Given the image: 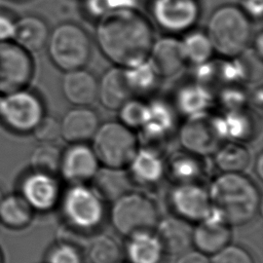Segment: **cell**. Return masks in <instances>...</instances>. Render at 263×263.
<instances>
[{"instance_id":"cell-1","label":"cell","mask_w":263,"mask_h":263,"mask_svg":"<svg viewBox=\"0 0 263 263\" xmlns=\"http://www.w3.org/2000/svg\"><path fill=\"white\" fill-rule=\"evenodd\" d=\"M96 39L109 61L118 67L128 68L147 61L154 32L141 12L135 7H125L99 17Z\"/></svg>"},{"instance_id":"cell-2","label":"cell","mask_w":263,"mask_h":263,"mask_svg":"<svg viewBox=\"0 0 263 263\" xmlns=\"http://www.w3.org/2000/svg\"><path fill=\"white\" fill-rule=\"evenodd\" d=\"M212 206L231 226L252 222L261 208V194L256 183L243 173H221L208 188Z\"/></svg>"},{"instance_id":"cell-3","label":"cell","mask_w":263,"mask_h":263,"mask_svg":"<svg viewBox=\"0 0 263 263\" xmlns=\"http://www.w3.org/2000/svg\"><path fill=\"white\" fill-rule=\"evenodd\" d=\"M58 206L66 226L79 234L95 232L107 216L105 200L87 184H70Z\"/></svg>"},{"instance_id":"cell-4","label":"cell","mask_w":263,"mask_h":263,"mask_svg":"<svg viewBox=\"0 0 263 263\" xmlns=\"http://www.w3.org/2000/svg\"><path fill=\"white\" fill-rule=\"evenodd\" d=\"M205 34L213 49L234 58L248 48L252 37L249 16L235 5H222L210 16Z\"/></svg>"},{"instance_id":"cell-5","label":"cell","mask_w":263,"mask_h":263,"mask_svg":"<svg viewBox=\"0 0 263 263\" xmlns=\"http://www.w3.org/2000/svg\"><path fill=\"white\" fill-rule=\"evenodd\" d=\"M111 203L110 222L116 232L124 237L153 231L159 220L157 205L144 193L130 190Z\"/></svg>"},{"instance_id":"cell-6","label":"cell","mask_w":263,"mask_h":263,"mask_svg":"<svg viewBox=\"0 0 263 263\" xmlns=\"http://www.w3.org/2000/svg\"><path fill=\"white\" fill-rule=\"evenodd\" d=\"M90 147L100 165L126 168L140 146L133 129L120 121H107L99 125Z\"/></svg>"},{"instance_id":"cell-7","label":"cell","mask_w":263,"mask_h":263,"mask_svg":"<svg viewBox=\"0 0 263 263\" xmlns=\"http://www.w3.org/2000/svg\"><path fill=\"white\" fill-rule=\"evenodd\" d=\"M46 45L53 65L66 72L82 68L90 58L89 37L83 28L73 23L57 26L49 32Z\"/></svg>"},{"instance_id":"cell-8","label":"cell","mask_w":263,"mask_h":263,"mask_svg":"<svg viewBox=\"0 0 263 263\" xmlns=\"http://www.w3.org/2000/svg\"><path fill=\"white\" fill-rule=\"evenodd\" d=\"M43 116L41 100L27 88L0 96V122L12 133L31 134Z\"/></svg>"},{"instance_id":"cell-9","label":"cell","mask_w":263,"mask_h":263,"mask_svg":"<svg viewBox=\"0 0 263 263\" xmlns=\"http://www.w3.org/2000/svg\"><path fill=\"white\" fill-rule=\"evenodd\" d=\"M33 76L31 53L12 40L0 42V96L27 88Z\"/></svg>"},{"instance_id":"cell-10","label":"cell","mask_w":263,"mask_h":263,"mask_svg":"<svg viewBox=\"0 0 263 263\" xmlns=\"http://www.w3.org/2000/svg\"><path fill=\"white\" fill-rule=\"evenodd\" d=\"M35 213L54 210L60 201L62 190L57 176L30 170L18 181L17 191Z\"/></svg>"},{"instance_id":"cell-11","label":"cell","mask_w":263,"mask_h":263,"mask_svg":"<svg viewBox=\"0 0 263 263\" xmlns=\"http://www.w3.org/2000/svg\"><path fill=\"white\" fill-rule=\"evenodd\" d=\"M179 140L185 151L200 157L214 154L222 141L217 133L214 117L206 112L188 116L180 127Z\"/></svg>"},{"instance_id":"cell-12","label":"cell","mask_w":263,"mask_h":263,"mask_svg":"<svg viewBox=\"0 0 263 263\" xmlns=\"http://www.w3.org/2000/svg\"><path fill=\"white\" fill-rule=\"evenodd\" d=\"M173 214L189 223L204 219L212 210L208 188L200 183L174 184L168 193Z\"/></svg>"},{"instance_id":"cell-13","label":"cell","mask_w":263,"mask_h":263,"mask_svg":"<svg viewBox=\"0 0 263 263\" xmlns=\"http://www.w3.org/2000/svg\"><path fill=\"white\" fill-rule=\"evenodd\" d=\"M232 227L212 206L209 215L192 228V246L195 250L213 256L231 242Z\"/></svg>"},{"instance_id":"cell-14","label":"cell","mask_w":263,"mask_h":263,"mask_svg":"<svg viewBox=\"0 0 263 263\" xmlns=\"http://www.w3.org/2000/svg\"><path fill=\"white\" fill-rule=\"evenodd\" d=\"M99 168L100 163L96 154L85 143L71 144L62 151L59 175L69 184H87Z\"/></svg>"},{"instance_id":"cell-15","label":"cell","mask_w":263,"mask_h":263,"mask_svg":"<svg viewBox=\"0 0 263 263\" xmlns=\"http://www.w3.org/2000/svg\"><path fill=\"white\" fill-rule=\"evenodd\" d=\"M152 12L156 23L171 32L191 28L198 18L196 0H154Z\"/></svg>"},{"instance_id":"cell-16","label":"cell","mask_w":263,"mask_h":263,"mask_svg":"<svg viewBox=\"0 0 263 263\" xmlns=\"http://www.w3.org/2000/svg\"><path fill=\"white\" fill-rule=\"evenodd\" d=\"M126 172L133 184L152 187L165 177V161L156 149L142 146L128 163Z\"/></svg>"},{"instance_id":"cell-17","label":"cell","mask_w":263,"mask_h":263,"mask_svg":"<svg viewBox=\"0 0 263 263\" xmlns=\"http://www.w3.org/2000/svg\"><path fill=\"white\" fill-rule=\"evenodd\" d=\"M147 62L158 77L174 76L186 63L181 40L174 37L154 40Z\"/></svg>"},{"instance_id":"cell-18","label":"cell","mask_w":263,"mask_h":263,"mask_svg":"<svg viewBox=\"0 0 263 263\" xmlns=\"http://www.w3.org/2000/svg\"><path fill=\"white\" fill-rule=\"evenodd\" d=\"M192 228L191 223L172 215L159 219L153 231L165 255L179 256L192 246Z\"/></svg>"},{"instance_id":"cell-19","label":"cell","mask_w":263,"mask_h":263,"mask_svg":"<svg viewBox=\"0 0 263 263\" xmlns=\"http://www.w3.org/2000/svg\"><path fill=\"white\" fill-rule=\"evenodd\" d=\"M60 125L61 137L70 144H78L91 140L100 123L93 110L85 106H77L64 115Z\"/></svg>"},{"instance_id":"cell-20","label":"cell","mask_w":263,"mask_h":263,"mask_svg":"<svg viewBox=\"0 0 263 263\" xmlns=\"http://www.w3.org/2000/svg\"><path fill=\"white\" fill-rule=\"evenodd\" d=\"M133 95L122 67L110 68L98 81L97 98L109 110H118Z\"/></svg>"},{"instance_id":"cell-21","label":"cell","mask_w":263,"mask_h":263,"mask_svg":"<svg viewBox=\"0 0 263 263\" xmlns=\"http://www.w3.org/2000/svg\"><path fill=\"white\" fill-rule=\"evenodd\" d=\"M65 99L75 106H87L97 99L98 80L88 71L80 68L66 72L62 80Z\"/></svg>"},{"instance_id":"cell-22","label":"cell","mask_w":263,"mask_h":263,"mask_svg":"<svg viewBox=\"0 0 263 263\" xmlns=\"http://www.w3.org/2000/svg\"><path fill=\"white\" fill-rule=\"evenodd\" d=\"M35 214L18 192L4 194L0 200V225L8 230L22 231L29 228Z\"/></svg>"},{"instance_id":"cell-23","label":"cell","mask_w":263,"mask_h":263,"mask_svg":"<svg viewBox=\"0 0 263 263\" xmlns=\"http://www.w3.org/2000/svg\"><path fill=\"white\" fill-rule=\"evenodd\" d=\"M124 255L127 263H162L165 253L154 231H144L126 237Z\"/></svg>"},{"instance_id":"cell-24","label":"cell","mask_w":263,"mask_h":263,"mask_svg":"<svg viewBox=\"0 0 263 263\" xmlns=\"http://www.w3.org/2000/svg\"><path fill=\"white\" fill-rule=\"evenodd\" d=\"M49 36L46 23L37 15H25L15 20L12 41L30 53L43 48Z\"/></svg>"},{"instance_id":"cell-25","label":"cell","mask_w":263,"mask_h":263,"mask_svg":"<svg viewBox=\"0 0 263 263\" xmlns=\"http://www.w3.org/2000/svg\"><path fill=\"white\" fill-rule=\"evenodd\" d=\"M91 187L105 200L113 202L130 191L133 182L126 168H110L102 166L92 178Z\"/></svg>"},{"instance_id":"cell-26","label":"cell","mask_w":263,"mask_h":263,"mask_svg":"<svg viewBox=\"0 0 263 263\" xmlns=\"http://www.w3.org/2000/svg\"><path fill=\"white\" fill-rule=\"evenodd\" d=\"M203 172L200 156L185 150L174 153L165 162V176L174 184L200 183Z\"/></svg>"},{"instance_id":"cell-27","label":"cell","mask_w":263,"mask_h":263,"mask_svg":"<svg viewBox=\"0 0 263 263\" xmlns=\"http://www.w3.org/2000/svg\"><path fill=\"white\" fill-rule=\"evenodd\" d=\"M214 123L222 141L240 143L252 138L254 134L253 121L242 108L228 111L224 116L214 117Z\"/></svg>"},{"instance_id":"cell-28","label":"cell","mask_w":263,"mask_h":263,"mask_svg":"<svg viewBox=\"0 0 263 263\" xmlns=\"http://www.w3.org/2000/svg\"><path fill=\"white\" fill-rule=\"evenodd\" d=\"M174 125V114L162 102L148 104V118L141 127L144 140L150 146L153 143L164 139Z\"/></svg>"},{"instance_id":"cell-29","label":"cell","mask_w":263,"mask_h":263,"mask_svg":"<svg viewBox=\"0 0 263 263\" xmlns=\"http://www.w3.org/2000/svg\"><path fill=\"white\" fill-rule=\"evenodd\" d=\"M250 161L248 148L239 142L228 141L214 152L215 165L221 173H243Z\"/></svg>"},{"instance_id":"cell-30","label":"cell","mask_w":263,"mask_h":263,"mask_svg":"<svg viewBox=\"0 0 263 263\" xmlns=\"http://www.w3.org/2000/svg\"><path fill=\"white\" fill-rule=\"evenodd\" d=\"M212 100L213 97L208 87L200 83L183 86L176 98L179 110L187 116L205 112Z\"/></svg>"},{"instance_id":"cell-31","label":"cell","mask_w":263,"mask_h":263,"mask_svg":"<svg viewBox=\"0 0 263 263\" xmlns=\"http://www.w3.org/2000/svg\"><path fill=\"white\" fill-rule=\"evenodd\" d=\"M122 254L123 251L117 240L106 234L92 237L86 250L90 263H117L121 261Z\"/></svg>"},{"instance_id":"cell-32","label":"cell","mask_w":263,"mask_h":263,"mask_svg":"<svg viewBox=\"0 0 263 263\" xmlns=\"http://www.w3.org/2000/svg\"><path fill=\"white\" fill-rule=\"evenodd\" d=\"M61 158L62 150L53 143H40L31 153V170L58 176Z\"/></svg>"},{"instance_id":"cell-33","label":"cell","mask_w":263,"mask_h":263,"mask_svg":"<svg viewBox=\"0 0 263 263\" xmlns=\"http://www.w3.org/2000/svg\"><path fill=\"white\" fill-rule=\"evenodd\" d=\"M181 42L186 63L189 62L198 66L209 62L213 54L214 49L211 41L203 32L188 33Z\"/></svg>"},{"instance_id":"cell-34","label":"cell","mask_w":263,"mask_h":263,"mask_svg":"<svg viewBox=\"0 0 263 263\" xmlns=\"http://www.w3.org/2000/svg\"><path fill=\"white\" fill-rule=\"evenodd\" d=\"M124 74L134 95L149 91L158 78L147 61L133 67L124 68Z\"/></svg>"},{"instance_id":"cell-35","label":"cell","mask_w":263,"mask_h":263,"mask_svg":"<svg viewBox=\"0 0 263 263\" xmlns=\"http://www.w3.org/2000/svg\"><path fill=\"white\" fill-rule=\"evenodd\" d=\"M118 111L120 122L130 129L141 128L148 118V104L138 99L127 100Z\"/></svg>"},{"instance_id":"cell-36","label":"cell","mask_w":263,"mask_h":263,"mask_svg":"<svg viewBox=\"0 0 263 263\" xmlns=\"http://www.w3.org/2000/svg\"><path fill=\"white\" fill-rule=\"evenodd\" d=\"M44 261V263H82V254L76 243L61 239L47 250Z\"/></svg>"},{"instance_id":"cell-37","label":"cell","mask_w":263,"mask_h":263,"mask_svg":"<svg viewBox=\"0 0 263 263\" xmlns=\"http://www.w3.org/2000/svg\"><path fill=\"white\" fill-rule=\"evenodd\" d=\"M212 263H256L253 255L243 247L229 243L211 258Z\"/></svg>"},{"instance_id":"cell-38","label":"cell","mask_w":263,"mask_h":263,"mask_svg":"<svg viewBox=\"0 0 263 263\" xmlns=\"http://www.w3.org/2000/svg\"><path fill=\"white\" fill-rule=\"evenodd\" d=\"M39 143H54L61 138V125L52 116L44 115L31 133Z\"/></svg>"},{"instance_id":"cell-39","label":"cell","mask_w":263,"mask_h":263,"mask_svg":"<svg viewBox=\"0 0 263 263\" xmlns=\"http://www.w3.org/2000/svg\"><path fill=\"white\" fill-rule=\"evenodd\" d=\"M134 0H86L88 12L98 17L118 8L134 7Z\"/></svg>"},{"instance_id":"cell-40","label":"cell","mask_w":263,"mask_h":263,"mask_svg":"<svg viewBox=\"0 0 263 263\" xmlns=\"http://www.w3.org/2000/svg\"><path fill=\"white\" fill-rule=\"evenodd\" d=\"M245 100L246 97L239 89L228 88L221 95V103L228 109V111L241 109Z\"/></svg>"},{"instance_id":"cell-41","label":"cell","mask_w":263,"mask_h":263,"mask_svg":"<svg viewBox=\"0 0 263 263\" xmlns=\"http://www.w3.org/2000/svg\"><path fill=\"white\" fill-rule=\"evenodd\" d=\"M15 20L8 13L0 12V42L12 40Z\"/></svg>"},{"instance_id":"cell-42","label":"cell","mask_w":263,"mask_h":263,"mask_svg":"<svg viewBox=\"0 0 263 263\" xmlns=\"http://www.w3.org/2000/svg\"><path fill=\"white\" fill-rule=\"evenodd\" d=\"M176 263H212L210 256L205 254L193 250V251H186L183 254L179 255Z\"/></svg>"},{"instance_id":"cell-43","label":"cell","mask_w":263,"mask_h":263,"mask_svg":"<svg viewBox=\"0 0 263 263\" xmlns=\"http://www.w3.org/2000/svg\"><path fill=\"white\" fill-rule=\"evenodd\" d=\"M248 16L258 17L262 14L263 1L262 0H242V7H240Z\"/></svg>"},{"instance_id":"cell-44","label":"cell","mask_w":263,"mask_h":263,"mask_svg":"<svg viewBox=\"0 0 263 263\" xmlns=\"http://www.w3.org/2000/svg\"><path fill=\"white\" fill-rule=\"evenodd\" d=\"M255 173L259 180L263 179V155L260 153L255 160Z\"/></svg>"},{"instance_id":"cell-45","label":"cell","mask_w":263,"mask_h":263,"mask_svg":"<svg viewBox=\"0 0 263 263\" xmlns=\"http://www.w3.org/2000/svg\"><path fill=\"white\" fill-rule=\"evenodd\" d=\"M0 263H5V255L1 247H0Z\"/></svg>"},{"instance_id":"cell-46","label":"cell","mask_w":263,"mask_h":263,"mask_svg":"<svg viewBox=\"0 0 263 263\" xmlns=\"http://www.w3.org/2000/svg\"><path fill=\"white\" fill-rule=\"evenodd\" d=\"M3 195H4V193H3V190H2V188L0 187V200L2 199V197H3Z\"/></svg>"},{"instance_id":"cell-47","label":"cell","mask_w":263,"mask_h":263,"mask_svg":"<svg viewBox=\"0 0 263 263\" xmlns=\"http://www.w3.org/2000/svg\"><path fill=\"white\" fill-rule=\"evenodd\" d=\"M117 263H127V262H121V261H119V262H117Z\"/></svg>"}]
</instances>
